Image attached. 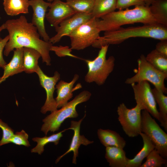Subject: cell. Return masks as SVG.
I'll return each mask as SVG.
<instances>
[{
    "label": "cell",
    "instance_id": "obj_5",
    "mask_svg": "<svg viewBox=\"0 0 167 167\" xmlns=\"http://www.w3.org/2000/svg\"><path fill=\"white\" fill-rule=\"evenodd\" d=\"M109 46H102L98 55L94 60H85L88 69L85 77L86 82H95L98 85H102L113 71L115 60L114 57L111 56L108 59L106 58Z\"/></svg>",
    "mask_w": 167,
    "mask_h": 167
},
{
    "label": "cell",
    "instance_id": "obj_31",
    "mask_svg": "<svg viewBox=\"0 0 167 167\" xmlns=\"http://www.w3.org/2000/svg\"><path fill=\"white\" fill-rule=\"evenodd\" d=\"M0 128L2 132V137L0 140V147L10 143V140L14 133V130L0 119Z\"/></svg>",
    "mask_w": 167,
    "mask_h": 167
},
{
    "label": "cell",
    "instance_id": "obj_7",
    "mask_svg": "<svg viewBox=\"0 0 167 167\" xmlns=\"http://www.w3.org/2000/svg\"><path fill=\"white\" fill-rule=\"evenodd\" d=\"M98 19L92 18L73 31L68 36L71 49L80 50L92 45L100 36L97 26Z\"/></svg>",
    "mask_w": 167,
    "mask_h": 167
},
{
    "label": "cell",
    "instance_id": "obj_37",
    "mask_svg": "<svg viewBox=\"0 0 167 167\" xmlns=\"http://www.w3.org/2000/svg\"><path fill=\"white\" fill-rule=\"evenodd\" d=\"M5 29H6V26L5 23H4L0 26V40L2 39L1 37V32L3 30Z\"/></svg>",
    "mask_w": 167,
    "mask_h": 167
},
{
    "label": "cell",
    "instance_id": "obj_21",
    "mask_svg": "<svg viewBox=\"0 0 167 167\" xmlns=\"http://www.w3.org/2000/svg\"><path fill=\"white\" fill-rule=\"evenodd\" d=\"M23 65L24 71L28 74L36 73L39 66L38 60L41 57L40 53L32 48L23 47Z\"/></svg>",
    "mask_w": 167,
    "mask_h": 167
},
{
    "label": "cell",
    "instance_id": "obj_13",
    "mask_svg": "<svg viewBox=\"0 0 167 167\" xmlns=\"http://www.w3.org/2000/svg\"><path fill=\"white\" fill-rule=\"evenodd\" d=\"M49 7L45 18L49 24L55 28L76 13L66 2L61 0H53Z\"/></svg>",
    "mask_w": 167,
    "mask_h": 167
},
{
    "label": "cell",
    "instance_id": "obj_8",
    "mask_svg": "<svg viewBox=\"0 0 167 167\" xmlns=\"http://www.w3.org/2000/svg\"><path fill=\"white\" fill-rule=\"evenodd\" d=\"M141 111V131L147 135L155 146V148L164 158H167V134L150 114Z\"/></svg>",
    "mask_w": 167,
    "mask_h": 167
},
{
    "label": "cell",
    "instance_id": "obj_25",
    "mask_svg": "<svg viewBox=\"0 0 167 167\" xmlns=\"http://www.w3.org/2000/svg\"><path fill=\"white\" fill-rule=\"evenodd\" d=\"M68 130L65 129L57 133L53 134L49 136H45L43 137H35L32 139V140L37 142L36 145L32 149V153H36L39 155H41L44 151V147L47 144L50 143H53L55 145L59 143V140L63 136L62 133Z\"/></svg>",
    "mask_w": 167,
    "mask_h": 167
},
{
    "label": "cell",
    "instance_id": "obj_28",
    "mask_svg": "<svg viewBox=\"0 0 167 167\" xmlns=\"http://www.w3.org/2000/svg\"><path fill=\"white\" fill-rule=\"evenodd\" d=\"M95 0H66V2L76 12L91 14Z\"/></svg>",
    "mask_w": 167,
    "mask_h": 167
},
{
    "label": "cell",
    "instance_id": "obj_18",
    "mask_svg": "<svg viewBox=\"0 0 167 167\" xmlns=\"http://www.w3.org/2000/svg\"><path fill=\"white\" fill-rule=\"evenodd\" d=\"M105 157L111 167H126L128 158L123 148L115 146L106 147Z\"/></svg>",
    "mask_w": 167,
    "mask_h": 167
},
{
    "label": "cell",
    "instance_id": "obj_20",
    "mask_svg": "<svg viewBox=\"0 0 167 167\" xmlns=\"http://www.w3.org/2000/svg\"><path fill=\"white\" fill-rule=\"evenodd\" d=\"M139 135L143 140V147L134 158L131 159H128L126 167H140L144 158L155 148L154 144L147 135L142 132L140 133Z\"/></svg>",
    "mask_w": 167,
    "mask_h": 167
},
{
    "label": "cell",
    "instance_id": "obj_11",
    "mask_svg": "<svg viewBox=\"0 0 167 167\" xmlns=\"http://www.w3.org/2000/svg\"><path fill=\"white\" fill-rule=\"evenodd\" d=\"M38 75L40 85L45 89L46 95V99L41 110L43 114H45L48 111L53 112L57 109L54 93L55 89V86L60 79L59 73L56 71L53 76L50 77L45 75L40 67L36 72Z\"/></svg>",
    "mask_w": 167,
    "mask_h": 167
},
{
    "label": "cell",
    "instance_id": "obj_33",
    "mask_svg": "<svg viewBox=\"0 0 167 167\" xmlns=\"http://www.w3.org/2000/svg\"><path fill=\"white\" fill-rule=\"evenodd\" d=\"M71 48H69L68 46H58L52 45L50 49V51H54L58 57H62L67 56L76 57L71 54Z\"/></svg>",
    "mask_w": 167,
    "mask_h": 167
},
{
    "label": "cell",
    "instance_id": "obj_16",
    "mask_svg": "<svg viewBox=\"0 0 167 167\" xmlns=\"http://www.w3.org/2000/svg\"><path fill=\"white\" fill-rule=\"evenodd\" d=\"M13 51L11 60L3 68L4 72L2 75L0 77V84L9 77L24 71L23 48L15 49Z\"/></svg>",
    "mask_w": 167,
    "mask_h": 167
},
{
    "label": "cell",
    "instance_id": "obj_14",
    "mask_svg": "<svg viewBox=\"0 0 167 167\" xmlns=\"http://www.w3.org/2000/svg\"><path fill=\"white\" fill-rule=\"evenodd\" d=\"M51 3L44 0H30L29 6L33 11L32 23L36 27L37 31L45 41H49L50 37L47 33L45 25L46 12Z\"/></svg>",
    "mask_w": 167,
    "mask_h": 167
},
{
    "label": "cell",
    "instance_id": "obj_30",
    "mask_svg": "<svg viewBox=\"0 0 167 167\" xmlns=\"http://www.w3.org/2000/svg\"><path fill=\"white\" fill-rule=\"evenodd\" d=\"M28 134L24 130H22L14 134L10 140V143L29 147L30 145L28 140Z\"/></svg>",
    "mask_w": 167,
    "mask_h": 167
},
{
    "label": "cell",
    "instance_id": "obj_22",
    "mask_svg": "<svg viewBox=\"0 0 167 167\" xmlns=\"http://www.w3.org/2000/svg\"><path fill=\"white\" fill-rule=\"evenodd\" d=\"M3 5L6 14L11 16L29 13V0H3Z\"/></svg>",
    "mask_w": 167,
    "mask_h": 167
},
{
    "label": "cell",
    "instance_id": "obj_15",
    "mask_svg": "<svg viewBox=\"0 0 167 167\" xmlns=\"http://www.w3.org/2000/svg\"><path fill=\"white\" fill-rule=\"evenodd\" d=\"M86 114L84 117L79 121H71L70 127L67 129V130L71 129L74 131V135L71 141L69 149L63 154L58 157L55 161L57 164L60 160L65 155L71 152H73V156L72 162L76 164V158L78 156V150L81 145L87 146L92 143L93 141H90L86 138L84 135H81L80 134V127L81 123L83 119L85 117Z\"/></svg>",
    "mask_w": 167,
    "mask_h": 167
},
{
    "label": "cell",
    "instance_id": "obj_34",
    "mask_svg": "<svg viewBox=\"0 0 167 167\" xmlns=\"http://www.w3.org/2000/svg\"><path fill=\"white\" fill-rule=\"evenodd\" d=\"M9 40V36H6L4 38L0 40V68L2 69L6 64L3 56V53L5 45Z\"/></svg>",
    "mask_w": 167,
    "mask_h": 167
},
{
    "label": "cell",
    "instance_id": "obj_4",
    "mask_svg": "<svg viewBox=\"0 0 167 167\" xmlns=\"http://www.w3.org/2000/svg\"><path fill=\"white\" fill-rule=\"evenodd\" d=\"M91 96V93L89 92L83 91L61 109L51 112L43 119V124L41 131L46 135L49 131L54 132L58 131L66 119L77 117L78 114L76 110L77 106L88 101Z\"/></svg>",
    "mask_w": 167,
    "mask_h": 167
},
{
    "label": "cell",
    "instance_id": "obj_29",
    "mask_svg": "<svg viewBox=\"0 0 167 167\" xmlns=\"http://www.w3.org/2000/svg\"><path fill=\"white\" fill-rule=\"evenodd\" d=\"M146 161L140 167H161L163 165H167V160L163 157L154 148L146 157Z\"/></svg>",
    "mask_w": 167,
    "mask_h": 167
},
{
    "label": "cell",
    "instance_id": "obj_38",
    "mask_svg": "<svg viewBox=\"0 0 167 167\" xmlns=\"http://www.w3.org/2000/svg\"><path fill=\"white\" fill-rule=\"evenodd\" d=\"M53 0H47V1L49 2H52Z\"/></svg>",
    "mask_w": 167,
    "mask_h": 167
},
{
    "label": "cell",
    "instance_id": "obj_6",
    "mask_svg": "<svg viewBox=\"0 0 167 167\" xmlns=\"http://www.w3.org/2000/svg\"><path fill=\"white\" fill-rule=\"evenodd\" d=\"M138 68L136 74L127 78L125 81L131 84L146 81L154 85L157 89L164 94L167 93V88L164 81L167 78V73L162 72L152 66L146 60L145 56L141 54L137 60Z\"/></svg>",
    "mask_w": 167,
    "mask_h": 167
},
{
    "label": "cell",
    "instance_id": "obj_19",
    "mask_svg": "<svg viewBox=\"0 0 167 167\" xmlns=\"http://www.w3.org/2000/svg\"><path fill=\"white\" fill-rule=\"evenodd\" d=\"M97 133L101 143L105 147L115 146L123 149L126 146L125 140L115 131L99 129Z\"/></svg>",
    "mask_w": 167,
    "mask_h": 167
},
{
    "label": "cell",
    "instance_id": "obj_36",
    "mask_svg": "<svg viewBox=\"0 0 167 167\" xmlns=\"http://www.w3.org/2000/svg\"><path fill=\"white\" fill-rule=\"evenodd\" d=\"M145 6L147 7H149L155 1L157 0H143Z\"/></svg>",
    "mask_w": 167,
    "mask_h": 167
},
{
    "label": "cell",
    "instance_id": "obj_12",
    "mask_svg": "<svg viewBox=\"0 0 167 167\" xmlns=\"http://www.w3.org/2000/svg\"><path fill=\"white\" fill-rule=\"evenodd\" d=\"M92 18L91 14L77 13L62 22L55 28L56 34L50 38L53 44L59 42L64 36L69 35L79 26Z\"/></svg>",
    "mask_w": 167,
    "mask_h": 167
},
{
    "label": "cell",
    "instance_id": "obj_3",
    "mask_svg": "<svg viewBox=\"0 0 167 167\" xmlns=\"http://www.w3.org/2000/svg\"><path fill=\"white\" fill-rule=\"evenodd\" d=\"M97 21V26L100 32L113 31L125 24L140 23L143 24H159L145 6H135L132 9L119 10L109 13Z\"/></svg>",
    "mask_w": 167,
    "mask_h": 167
},
{
    "label": "cell",
    "instance_id": "obj_17",
    "mask_svg": "<svg viewBox=\"0 0 167 167\" xmlns=\"http://www.w3.org/2000/svg\"><path fill=\"white\" fill-rule=\"evenodd\" d=\"M79 78V75L75 74L70 82L61 80L56 85L57 96L55 100L58 108L66 105L68 101L72 97V92L74 90L73 88L74 85Z\"/></svg>",
    "mask_w": 167,
    "mask_h": 167
},
{
    "label": "cell",
    "instance_id": "obj_35",
    "mask_svg": "<svg viewBox=\"0 0 167 167\" xmlns=\"http://www.w3.org/2000/svg\"><path fill=\"white\" fill-rule=\"evenodd\" d=\"M160 41L156 44L155 49L159 53L167 57V39Z\"/></svg>",
    "mask_w": 167,
    "mask_h": 167
},
{
    "label": "cell",
    "instance_id": "obj_24",
    "mask_svg": "<svg viewBox=\"0 0 167 167\" xmlns=\"http://www.w3.org/2000/svg\"><path fill=\"white\" fill-rule=\"evenodd\" d=\"M117 0H95L91 12L92 18L96 19L114 11L116 9Z\"/></svg>",
    "mask_w": 167,
    "mask_h": 167
},
{
    "label": "cell",
    "instance_id": "obj_23",
    "mask_svg": "<svg viewBox=\"0 0 167 167\" xmlns=\"http://www.w3.org/2000/svg\"><path fill=\"white\" fill-rule=\"evenodd\" d=\"M152 91L156 103L159 107V121L161 125L167 131V96L162 91L155 88Z\"/></svg>",
    "mask_w": 167,
    "mask_h": 167
},
{
    "label": "cell",
    "instance_id": "obj_32",
    "mask_svg": "<svg viewBox=\"0 0 167 167\" xmlns=\"http://www.w3.org/2000/svg\"><path fill=\"white\" fill-rule=\"evenodd\" d=\"M145 6L143 0H117L116 9L122 10L133 6Z\"/></svg>",
    "mask_w": 167,
    "mask_h": 167
},
{
    "label": "cell",
    "instance_id": "obj_26",
    "mask_svg": "<svg viewBox=\"0 0 167 167\" xmlns=\"http://www.w3.org/2000/svg\"><path fill=\"white\" fill-rule=\"evenodd\" d=\"M149 7L157 22L167 26V0H157Z\"/></svg>",
    "mask_w": 167,
    "mask_h": 167
},
{
    "label": "cell",
    "instance_id": "obj_9",
    "mask_svg": "<svg viewBox=\"0 0 167 167\" xmlns=\"http://www.w3.org/2000/svg\"><path fill=\"white\" fill-rule=\"evenodd\" d=\"M141 107L138 105L129 109L124 103L118 106V119L126 134L130 137H136L141 131Z\"/></svg>",
    "mask_w": 167,
    "mask_h": 167
},
{
    "label": "cell",
    "instance_id": "obj_10",
    "mask_svg": "<svg viewBox=\"0 0 167 167\" xmlns=\"http://www.w3.org/2000/svg\"><path fill=\"white\" fill-rule=\"evenodd\" d=\"M136 104L159 121L158 111L152 89L148 82L143 81L131 84Z\"/></svg>",
    "mask_w": 167,
    "mask_h": 167
},
{
    "label": "cell",
    "instance_id": "obj_1",
    "mask_svg": "<svg viewBox=\"0 0 167 167\" xmlns=\"http://www.w3.org/2000/svg\"><path fill=\"white\" fill-rule=\"evenodd\" d=\"M4 23L9 33V40L3 51L4 55L7 56L16 48H31L40 53L43 62L47 66L51 65L49 52L53 44L41 39L36 27L28 22L24 16L8 19Z\"/></svg>",
    "mask_w": 167,
    "mask_h": 167
},
{
    "label": "cell",
    "instance_id": "obj_2",
    "mask_svg": "<svg viewBox=\"0 0 167 167\" xmlns=\"http://www.w3.org/2000/svg\"><path fill=\"white\" fill-rule=\"evenodd\" d=\"M149 38L160 40L167 39V26L161 24H144L143 25L126 28L120 27L115 30L105 32L92 45L100 48L102 46L118 44L131 38Z\"/></svg>",
    "mask_w": 167,
    "mask_h": 167
},
{
    "label": "cell",
    "instance_id": "obj_27",
    "mask_svg": "<svg viewBox=\"0 0 167 167\" xmlns=\"http://www.w3.org/2000/svg\"><path fill=\"white\" fill-rule=\"evenodd\" d=\"M145 58L147 61L155 68L167 73V57L154 49L148 53Z\"/></svg>",
    "mask_w": 167,
    "mask_h": 167
}]
</instances>
